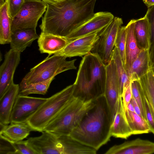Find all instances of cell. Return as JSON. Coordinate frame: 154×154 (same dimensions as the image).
I'll list each match as a JSON object with an SVG mask.
<instances>
[{
  "mask_svg": "<svg viewBox=\"0 0 154 154\" xmlns=\"http://www.w3.org/2000/svg\"><path fill=\"white\" fill-rule=\"evenodd\" d=\"M97 0H63L47 4L39 27L42 32L66 38L94 15Z\"/></svg>",
  "mask_w": 154,
  "mask_h": 154,
  "instance_id": "6da1fadb",
  "label": "cell"
},
{
  "mask_svg": "<svg viewBox=\"0 0 154 154\" xmlns=\"http://www.w3.org/2000/svg\"><path fill=\"white\" fill-rule=\"evenodd\" d=\"M94 101V106L86 113L69 135L97 151L110 139L113 119L104 95Z\"/></svg>",
  "mask_w": 154,
  "mask_h": 154,
  "instance_id": "7a4b0ae2",
  "label": "cell"
},
{
  "mask_svg": "<svg viewBox=\"0 0 154 154\" xmlns=\"http://www.w3.org/2000/svg\"><path fill=\"white\" fill-rule=\"evenodd\" d=\"M106 66L97 55L91 52L83 57L73 84V96L87 101L104 95Z\"/></svg>",
  "mask_w": 154,
  "mask_h": 154,
  "instance_id": "3957f363",
  "label": "cell"
},
{
  "mask_svg": "<svg viewBox=\"0 0 154 154\" xmlns=\"http://www.w3.org/2000/svg\"><path fill=\"white\" fill-rule=\"evenodd\" d=\"M94 105V100L84 101L73 96L43 131L49 132L57 137L70 135L86 113Z\"/></svg>",
  "mask_w": 154,
  "mask_h": 154,
  "instance_id": "277c9868",
  "label": "cell"
},
{
  "mask_svg": "<svg viewBox=\"0 0 154 154\" xmlns=\"http://www.w3.org/2000/svg\"><path fill=\"white\" fill-rule=\"evenodd\" d=\"M73 84L47 98L27 122L33 131L42 132L73 96Z\"/></svg>",
  "mask_w": 154,
  "mask_h": 154,
  "instance_id": "5b68a950",
  "label": "cell"
},
{
  "mask_svg": "<svg viewBox=\"0 0 154 154\" xmlns=\"http://www.w3.org/2000/svg\"><path fill=\"white\" fill-rule=\"evenodd\" d=\"M50 56L30 69L20 82V88L46 81L64 71L76 69V59L68 61L66 57L56 54Z\"/></svg>",
  "mask_w": 154,
  "mask_h": 154,
  "instance_id": "8992f818",
  "label": "cell"
},
{
  "mask_svg": "<svg viewBox=\"0 0 154 154\" xmlns=\"http://www.w3.org/2000/svg\"><path fill=\"white\" fill-rule=\"evenodd\" d=\"M123 24L122 18L114 17L111 22L99 32V38L91 51L106 66L112 59L116 39Z\"/></svg>",
  "mask_w": 154,
  "mask_h": 154,
  "instance_id": "52a82bcc",
  "label": "cell"
},
{
  "mask_svg": "<svg viewBox=\"0 0 154 154\" xmlns=\"http://www.w3.org/2000/svg\"><path fill=\"white\" fill-rule=\"evenodd\" d=\"M47 6V4L42 0H25L19 12L11 19L12 32L24 29H36Z\"/></svg>",
  "mask_w": 154,
  "mask_h": 154,
  "instance_id": "ba28073f",
  "label": "cell"
},
{
  "mask_svg": "<svg viewBox=\"0 0 154 154\" xmlns=\"http://www.w3.org/2000/svg\"><path fill=\"white\" fill-rule=\"evenodd\" d=\"M104 96L113 119L117 111L119 100L122 97V94L116 65L112 59L106 66V79Z\"/></svg>",
  "mask_w": 154,
  "mask_h": 154,
  "instance_id": "9c48e42d",
  "label": "cell"
},
{
  "mask_svg": "<svg viewBox=\"0 0 154 154\" xmlns=\"http://www.w3.org/2000/svg\"><path fill=\"white\" fill-rule=\"evenodd\" d=\"M47 99L22 95L19 94L13 108L11 123L27 122Z\"/></svg>",
  "mask_w": 154,
  "mask_h": 154,
  "instance_id": "30bf717a",
  "label": "cell"
},
{
  "mask_svg": "<svg viewBox=\"0 0 154 154\" xmlns=\"http://www.w3.org/2000/svg\"><path fill=\"white\" fill-rule=\"evenodd\" d=\"M114 17L110 12H100L65 38L68 43L79 38L99 32L108 26Z\"/></svg>",
  "mask_w": 154,
  "mask_h": 154,
  "instance_id": "8fae6325",
  "label": "cell"
},
{
  "mask_svg": "<svg viewBox=\"0 0 154 154\" xmlns=\"http://www.w3.org/2000/svg\"><path fill=\"white\" fill-rule=\"evenodd\" d=\"M20 53L11 49L5 55L0 67V98L14 83V74L20 61Z\"/></svg>",
  "mask_w": 154,
  "mask_h": 154,
  "instance_id": "7c38bea8",
  "label": "cell"
},
{
  "mask_svg": "<svg viewBox=\"0 0 154 154\" xmlns=\"http://www.w3.org/2000/svg\"><path fill=\"white\" fill-rule=\"evenodd\" d=\"M26 141L36 154H62L57 137L46 131H42L39 136L30 137Z\"/></svg>",
  "mask_w": 154,
  "mask_h": 154,
  "instance_id": "4fadbf2b",
  "label": "cell"
},
{
  "mask_svg": "<svg viewBox=\"0 0 154 154\" xmlns=\"http://www.w3.org/2000/svg\"><path fill=\"white\" fill-rule=\"evenodd\" d=\"M99 32L91 33L72 41L68 42L62 50L54 54L66 58L85 56L91 52L99 38Z\"/></svg>",
  "mask_w": 154,
  "mask_h": 154,
  "instance_id": "5bb4252c",
  "label": "cell"
},
{
  "mask_svg": "<svg viewBox=\"0 0 154 154\" xmlns=\"http://www.w3.org/2000/svg\"><path fill=\"white\" fill-rule=\"evenodd\" d=\"M154 153V142L137 138L115 145L105 154H152Z\"/></svg>",
  "mask_w": 154,
  "mask_h": 154,
  "instance_id": "9a60e30c",
  "label": "cell"
},
{
  "mask_svg": "<svg viewBox=\"0 0 154 154\" xmlns=\"http://www.w3.org/2000/svg\"><path fill=\"white\" fill-rule=\"evenodd\" d=\"M111 136L127 139L132 134L125 116L122 97L119 100L116 112L110 127Z\"/></svg>",
  "mask_w": 154,
  "mask_h": 154,
  "instance_id": "2e32d148",
  "label": "cell"
},
{
  "mask_svg": "<svg viewBox=\"0 0 154 154\" xmlns=\"http://www.w3.org/2000/svg\"><path fill=\"white\" fill-rule=\"evenodd\" d=\"M20 90L19 85L14 83L0 98V124L8 125L11 123L13 108Z\"/></svg>",
  "mask_w": 154,
  "mask_h": 154,
  "instance_id": "e0dca14e",
  "label": "cell"
},
{
  "mask_svg": "<svg viewBox=\"0 0 154 154\" xmlns=\"http://www.w3.org/2000/svg\"><path fill=\"white\" fill-rule=\"evenodd\" d=\"M37 42L40 53L48 54L50 56L62 50L68 43L64 38L42 32Z\"/></svg>",
  "mask_w": 154,
  "mask_h": 154,
  "instance_id": "ac0fdd59",
  "label": "cell"
},
{
  "mask_svg": "<svg viewBox=\"0 0 154 154\" xmlns=\"http://www.w3.org/2000/svg\"><path fill=\"white\" fill-rule=\"evenodd\" d=\"M33 131L27 122H11L0 131V137L14 143L26 138Z\"/></svg>",
  "mask_w": 154,
  "mask_h": 154,
  "instance_id": "d6986e66",
  "label": "cell"
},
{
  "mask_svg": "<svg viewBox=\"0 0 154 154\" xmlns=\"http://www.w3.org/2000/svg\"><path fill=\"white\" fill-rule=\"evenodd\" d=\"M39 36L36 29H26L14 31L12 32L10 43L11 49L23 52Z\"/></svg>",
  "mask_w": 154,
  "mask_h": 154,
  "instance_id": "ffe728a7",
  "label": "cell"
},
{
  "mask_svg": "<svg viewBox=\"0 0 154 154\" xmlns=\"http://www.w3.org/2000/svg\"><path fill=\"white\" fill-rule=\"evenodd\" d=\"M135 20H131L126 26L125 69L127 72L141 50L138 48L134 34Z\"/></svg>",
  "mask_w": 154,
  "mask_h": 154,
  "instance_id": "44dd1931",
  "label": "cell"
},
{
  "mask_svg": "<svg viewBox=\"0 0 154 154\" xmlns=\"http://www.w3.org/2000/svg\"><path fill=\"white\" fill-rule=\"evenodd\" d=\"M61 145L62 154H96L97 151L72 137L69 135L57 137Z\"/></svg>",
  "mask_w": 154,
  "mask_h": 154,
  "instance_id": "7402d4cb",
  "label": "cell"
},
{
  "mask_svg": "<svg viewBox=\"0 0 154 154\" xmlns=\"http://www.w3.org/2000/svg\"><path fill=\"white\" fill-rule=\"evenodd\" d=\"M150 69L148 50H141L127 72L131 82L138 80Z\"/></svg>",
  "mask_w": 154,
  "mask_h": 154,
  "instance_id": "603a6c76",
  "label": "cell"
},
{
  "mask_svg": "<svg viewBox=\"0 0 154 154\" xmlns=\"http://www.w3.org/2000/svg\"><path fill=\"white\" fill-rule=\"evenodd\" d=\"M134 34L137 46L140 50H148L149 46L150 29L146 17L135 20Z\"/></svg>",
  "mask_w": 154,
  "mask_h": 154,
  "instance_id": "cb8c5ba5",
  "label": "cell"
},
{
  "mask_svg": "<svg viewBox=\"0 0 154 154\" xmlns=\"http://www.w3.org/2000/svg\"><path fill=\"white\" fill-rule=\"evenodd\" d=\"M137 81L141 92L154 115V71L150 69Z\"/></svg>",
  "mask_w": 154,
  "mask_h": 154,
  "instance_id": "d4e9b609",
  "label": "cell"
},
{
  "mask_svg": "<svg viewBox=\"0 0 154 154\" xmlns=\"http://www.w3.org/2000/svg\"><path fill=\"white\" fill-rule=\"evenodd\" d=\"M12 32L11 19L9 15L8 5L5 1L0 7V43L1 45L10 44Z\"/></svg>",
  "mask_w": 154,
  "mask_h": 154,
  "instance_id": "484cf974",
  "label": "cell"
},
{
  "mask_svg": "<svg viewBox=\"0 0 154 154\" xmlns=\"http://www.w3.org/2000/svg\"><path fill=\"white\" fill-rule=\"evenodd\" d=\"M125 112L133 135L147 134L150 132L147 122L142 116L127 109H125Z\"/></svg>",
  "mask_w": 154,
  "mask_h": 154,
  "instance_id": "4316f807",
  "label": "cell"
},
{
  "mask_svg": "<svg viewBox=\"0 0 154 154\" xmlns=\"http://www.w3.org/2000/svg\"><path fill=\"white\" fill-rule=\"evenodd\" d=\"M112 59L116 65L117 73L120 82L121 94L131 82V81L125 69L118 48L115 47Z\"/></svg>",
  "mask_w": 154,
  "mask_h": 154,
  "instance_id": "83f0119b",
  "label": "cell"
},
{
  "mask_svg": "<svg viewBox=\"0 0 154 154\" xmlns=\"http://www.w3.org/2000/svg\"><path fill=\"white\" fill-rule=\"evenodd\" d=\"M55 77H53L46 81L31 84L20 88L19 94L28 96L31 94H45L50 85Z\"/></svg>",
  "mask_w": 154,
  "mask_h": 154,
  "instance_id": "f1b7e54d",
  "label": "cell"
},
{
  "mask_svg": "<svg viewBox=\"0 0 154 154\" xmlns=\"http://www.w3.org/2000/svg\"><path fill=\"white\" fill-rule=\"evenodd\" d=\"M126 35V26H122L117 35L115 45V47L118 49L124 67L125 61V48Z\"/></svg>",
  "mask_w": 154,
  "mask_h": 154,
  "instance_id": "f546056e",
  "label": "cell"
},
{
  "mask_svg": "<svg viewBox=\"0 0 154 154\" xmlns=\"http://www.w3.org/2000/svg\"><path fill=\"white\" fill-rule=\"evenodd\" d=\"M145 16L148 20L150 29L149 50L154 53V5L148 8Z\"/></svg>",
  "mask_w": 154,
  "mask_h": 154,
  "instance_id": "4dcf8cb0",
  "label": "cell"
},
{
  "mask_svg": "<svg viewBox=\"0 0 154 154\" xmlns=\"http://www.w3.org/2000/svg\"><path fill=\"white\" fill-rule=\"evenodd\" d=\"M131 85L132 97L135 100L138 105L142 116L146 119L142 96L138 81L135 80L131 81Z\"/></svg>",
  "mask_w": 154,
  "mask_h": 154,
  "instance_id": "1f68e13d",
  "label": "cell"
},
{
  "mask_svg": "<svg viewBox=\"0 0 154 154\" xmlns=\"http://www.w3.org/2000/svg\"><path fill=\"white\" fill-rule=\"evenodd\" d=\"M141 93L142 96L145 119L149 126L150 132L154 134V115L150 109L146 99L141 92Z\"/></svg>",
  "mask_w": 154,
  "mask_h": 154,
  "instance_id": "d6a6232c",
  "label": "cell"
},
{
  "mask_svg": "<svg viewBox=\"0 0 154 154\" xmlns=\"http://www.w3.org/2000/svg\"><path fill=\"white\" fill-rule=\"evenodd\" d=\"M25 0H5L8 5L9 15L13 19L22 7Z\"/></svg>",
  "mask_w": 154,
  "mask_h": 154,
  "instance_id": "836d02e7",
  "label": "cell"
},
{
  "mask_svg": "<svg viewBox=\"0 0 154 154\" xmlns=\"http://www.w3.org/2000/svg\"><path fill=\"white\" fill-rule=\"evenodd\" d=\"M0 154H16L13 143L0 137Z\"/></svg>",
  "mask_w": 154,
  "mask_h": 154,
  "instance_id": "e575fe53",
  "label": "cell"
},
{
  "mask_svg": "<svg viewBox=\"0 0 154 154\" xmlns=\"http://www.w3.org/2000/svg\"><path fill=\"white\" fill-rule=\"evenodd\" d=\"M13 144L16 150V154H36L26 140H21Z\"/></svg>",
  "mask_w": 154,
  "mask_h": 154,
  "instance_id": "d590c367",
  "label": "cell"
},
{
  "mask_svg": "<svg viewBox=\"0 0 154 154\" xmlns=\"http://www.w3.org/2000/svg\"><path fill=\"white\" fill-rule=\"evenodd\" d=\"M131 82L128 86L124 89L122 94V102L125 109H126L132 97Z\"/></svg>",
  "mask_w": 154,
  "mask_h": 154,
  "instance_id": "8d00e7d4",
  "label": "cell"
},
{
  "mask_svg": "<svg viewBox=\"0 0 154 154\" xmlns=\"http://www.w3.org/2000/svg\"><path fill=\"white\" fill-rule=\"evenodd\" d=\"M130 102L133 106L135 112L137 114L142 116L139 107L136 101L132 96Z\"/></svg>",
  "mask_w": 154,
  "mask_h": 154,
  "instance_id": "74e56055",
  "label": "cell"
},
{
  "mask_svg": "<svg viewBox=\"0 0 154 154\" xmlns=\"http://www.w3.org/2000/svg\"><path fill=\"white\" fill-rule=\"evenodd\" d=\"M143 2L148 8L154 5V0H143Z\"/></svg>",
  "mask_w": 154,
  "mask_h": 154,
  "instance_id": "f35d334b",
  "label": "cell"
},
{
  "mask_svg": "<svg viewBox=\"0 0 154 154\" xmlns=\"http://www.w3.org/2000/svg\"><path fill=\"white\" fill-rule=\"evenodd\" d=\"M127 109L130 111L135 112L133 106L130 102L129 103Z\"/></svg>",
  "mask_w": 154,
  "mask_h": 154,
  "instance_id": "ab89813d",
  "label": "cell"
},
{
  "mask_svg": "<svg viewBox=\"0 0 154 154\" xmlns=\"http://www.w3.org/2000/svg\"><path fill=\"white\" fill-rule=\"evenodd\" d=\"M47 4H51L54 3L56 2L55 0H42Z\"/></svg>",
  "mask_w": 154,
  "mask_h": 154,
  "instance_id": "60d3db41",
  "label": "cell"
},
{
  "mask_svg": "<svg viewBox=\"0 0 154 154\" xmlns=\"http://www.w3.org/2000/svg\"><path fill=\"white\" fill-rule=\"evenodd\" d=\"M5 2V0H0V7L3 5Z\"/></svg>",
  "mask_w": 154,
  "mask_h": 154,
  "instance_id": "b9f144b4",
  "label": "cell"
},
{
  "mask_svg": "<svg viewBox=\"0 0 154 154\" xmlns=\"http://www.w3.org/2000/svg\"><path fill=\"white\" fill-rule=\"evenodd\" d=\"M150 69H152L154 71V63H153L152 66L150 68Z\"/></svg>",
  "mask_w": 154,
  "mask_h": 154,
  "instance_id": "7bdbcfd3",
  "label": "cell"
},
{
  "mask_svg": "<svg viewBox=\"0 0 154 154\" xmlns=\"http://www.w3.org/2000/svg\"><path fill=\"white\" fill-rule=\"evenodd\" d=\"M63 0H55L56 2H59Z\"/></svg>",
  "mask_w": 154,
  "mask_h": 154,
  "instance_id": "ee69618b",
  "label": "cell"
}]
</instances>
